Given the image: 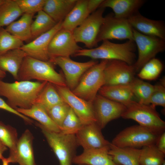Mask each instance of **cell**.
<instances>
[{"mask_svg":"<svg viewBox=\"0 0 165 165\" xmlns=\"http://www.w3.org/2000/svg\"><path fill=\"white\" fill-rule=\"evenodd\" d=\"M47 82L20 81L8 83L0 79V96L6 97V103L13 109H28L35 104Z\"/></svg>","mask_w":165,"mask_h":165,"instance_id":"obj_1","label":"cell"},{"mask_svg":"<svg viewBox=\"0 0 165 165\" xmlns=\"http://www.w3.org/2000/svg\"><path fill=\"white\" fill-rule=\"evenodd\" d=\"M102 42L99 46L91 49H82L73 56L87 57L93 60H119L129 65H133L135 62L136 46L133 41L127 40L122 43H115L108 40Z\"/></svg>","mask_w":165,"mask_h":165,"instance_id":"obj_2","label":"cell"},{"mask_svg":"<svg viewBox=\"0 0 165 165\" xmlns=\"http://www.w3.org/2000/svg\"><path fill=\"white\" fill-rule=\"evenodd\" d=\"M53 63L27 56L24 58L18 73V80L36 79L46 81L55 85L67 86L64 78L54 69Z\"/></svg>","mask_w":165,"mask_h":165,"instance_id":"obj_3","label":"cell"},{"mask_svg":"<svg viewBox=\"0 0 165 165\" xmlns=\"http://www.w3.org/2000/svg\"><path fill=\"white\" fill-rule=\"evenodd\" d=\"M125 106L121 117L123 119L133 120L158 136L165 132V122L155 108L133 100Z\"/></svg>","mask_w":165,"mask_h":165,"instance_id":"obj_4","label":"cell"},{"mask_svg":"<svg viewBox=\"0 0 165 165\" xmlns=\"http://www.w3.org/2000/svg\"><path fill=\"white\" fill-rule=\"evenodd\" d=\"M36 124L41 129L60 165H72L79 146L75 135L51 131L38 123Z\"/></svg>","mask_w":165,"mask_h":165,"instance_id":"obj_5","label":"cell"},{"mask_svg":"<svg viewBox=\"0 0 165 165\" xmlns=\"http://www.w3.org/2000/svg\"><path fill=\"white\" fill-rule=\"evenodd\" d=\"M108 61L102 60L87 70L72 92L82 99L93 103L99 90L104 85V72Z\"/></svg>","mask_w":165,"mask_h":165,"instance_id":"obj_6","label":"cell"},{"mask_svg":"<svg viewBox=\"0 0 165 165\" xmlns=\"http://www.w3.org/2000/svg\"><path fill=\"white\" fill-rule=\"evenodd\" d=\"M159 136L139 125H135L119 132L111 143L119 147L138 148L155 145Z\"/></svg>","mask_w":165,"mask_h":165,"instance_id":"obj_7","label":"cell"},{"mask_svg":"<svg viewBox=\"0 0 165 165\" xmlns=\"http://www.w3.org/2000/svg\"><path fill=\"white\" fill-rule=\"evenodd\" d=\"M133 41L138 52L137 60L133 64L137 72L157 54L165 50V40L143 35L133 29Z\"/></svg>","mask_w":165,"mask_h":165,"instance_id":"obj_8","label":"cell"},{"mask_svg":"<svg viewBox=\"0 0 165 165\" xmlns=\"http://www.w3.org/2000/svg\"><path fill=\"white\" fill-rule=\"evenodd\" d=\"M105 10L99 8L73 30V35L77 43H83L89 49L96 46L97 38L104 20Z\"/></svg>","mask_w":165,"mask_h":165,"instance_id":"obj_9","label":"cell"},{"mask_svg":"<svg viewBox=\"0 0 165 165\" xmlns=\"http://www.w3.org/2000/svg\"><path fill=\"white\" fill-rule=\"evenodd\" d=\"M133 28L128 20L115 17L113 14L105 17L97 36L96 43L111 39L133 41Z\"/></svg>","mask_w":165,"mask_h":165,"instance_id":"obj_10","label":"cell"},{"mask_svg":"<svg viewBox=\"0 0 165 165\" xmlns=\"http://www.w3.org/2000/svg\"><path fill=\"white\" fill-rule=\"evenodd\" d=\"M50 61L58 65L63 71L67 86L72 91L78 84L84 73L98 62L91 60L86 62L75 61L70 57H58Z\"/></svg>","mask_w":165,"mask_h":165,"instance_id":"obj_11","label":"cell"},{"mask_svg":"<svg viewBox=\"0 0 165 165\" xmlns=\"http://www.w3.org/2000/svg\"><path fill=\"white\" fill-rule=\"evenodd\" d=\"M54 86L64 101L73 110L83 125L97 122L93 103L77 96L67 86Z\"/></svg>","mask_w":165,"mask_h":165,"instance_id":"obj_12","label":"cell"},{"mask_svg":"<svg viewBox=\"0 0 165 165\" xmlns=\"http://www.w3.org/2000/svg\"><path fill=\"white\" fill-rule=\"evenodd\" d=\"M93 105L97 123L101 129L111 121L121 117L126 108L123 104L98 94Z\"/></svg>","mask_w":165,"mask_h":165,"instance_id":"obj_13","label":"cell"},{"mask_svg":"<svg viewBox=\"0 0 165 165\" xmlns=\"http://www.w3.org/2000/svg\"><path fill=\"white\" fill-rule=\"evenodd\" d=\"M82 49L75 41L72 32L61 28L54 35L49 45L50 60L56 57L73 56Z\"/></svg>","mask_w":165,"mask_h":165,"instance_id":"obj_14","label":"cell"},{"mask_svg":"<svg viewBox=\"0 0 165 165\" xmlns=\"http://www.w3.org/2000/svg\"><path fill=\"white\" fill-rule=\"evenodd\" d=\"M136 72L133 65L119 60L108 61L104 72V85L129 84Z\"/></svg>","mask_w":165,"mask_h":165,"instance_id":"obj_15","label":"cell"},{"mask_svg":"<svg viewBox=\"0 0 165 165\" xmlns=\"http://www.w3.org/2000/svg\"><path fill=\"white\" fill-rule=\"evenodd\" d=\"M62 21L58 23L50 31L42 34L33 41L24 44L20 49L27 56L43 61H50L48 52L49 45L56 33L61 28Z\"/></svg>","mask_w":165,"mask_h":165,"instance_id":"obj_16","label":"cell"},{"mask_svg":"<svg viewBox=\"0 0 165 165\" xmlns=\"http://www.w3.org/2000/svg\"><path fill=\"white\" fill-rule=\"evenodd\" d=\"M97 122L83 125L75 134L79 146L86 149L109 145L110 143L105 138Z\"/></svg>","mask_w":165,"mask_h":165,"instance_id":"obj_17","label":"cell"},{"mask_svg":"<svg viewBox=\"0 0 165 165\" xmlns=\"http://www.w3.org/2000/svg\"><path fill=\"white\" fill-rule=\"evenodd\" d=\"M33 137L30 131L26 130L18 139L16 150L7 158L9 163L19 165H36L34 158Z\"/></svg>","mask_w":165,"mask_h":165,"instance_id":"obj_18","label":"cell"},{"mask_svg":"<svg viewBox=\"0 0 165 165\" xmlns=\"http://www.w3.org/2000/svg\"><path fill=\"white\" fill-rule=\"evenodd\" d=\"M128 20L132 28L139 32L165 40V23L163 21L150 19L139 12Z\"/></svg>","mask_w":165,"mask_h":165,"instance_id":"obj_19","label":"cell"},{"mask_svg":"<svg viewBox=\"0 0 165 165\" xmlns=\"http://www.w3.org/2000/svg\"><path fill=\"white\" fill-rule=\"evenodd\" d=\"M145 2V0H104L99 7L109 8L115 17L128 20L139 12Z\"/></svg>","mask_w":165,"mask_h":165,"instance_id":"obj_20","label":"cell"},{"mask_svg":"<svg viewBox=\"0 0 165 165\" xmlns=\"http://www.w3.org/2000/svg\"><path fill=\"white\" fill-rule=\"evenodd\" d=\"M109 145L97 148L83 149L81 154L74 157L72 163L77 165H119L114 162L109 153Z\"/></svg>","mask_w":165,"mask_h":165,"instance_id":"obj_21","label":"cell"},{"mask_svg":"<svg viewBox=\"0 0 165 165\" xmlns=\"http://www.w3.org/2000/svg\"><path fill=\"white\" fill-rule=\"evenodd\" d=\"M27 56L20 49L12 50L0 55V69L8 72L16 80L18 73L24 58Z\"/></svg>","mask_w":165,"mask_h":165,"instance_id":"obj_22","label":"cell"},{"mask_svg":"<svg viewBox=\"0 0 165 165\" xmlns=\"http://www.w3.org/2000/svg\"><path fill=\"white\" fill-rule=\"evenodd\" d=\"M88 0H77L76 3L62 21L61 28L73 32L90 15L87 9Z\"/></svg>","mask_w":165,"mask_h":165,"instance_id":"obj_23","label":"cell"},{"mask_svg":"<svg viewBox=\"0 0 165 165\" xmlns=\"http://www.w3.org/2000/svg\"><path fill=\"white\" fill-rule=\"evenodd\" d=\"M77 0H46L43 10L56 23L63 21Z\"/></svg>","mask_w":165,"mask_h":165,"instance_id":"obj_24","label":"cell"},{"mask_svg":"<svg viewBox=\"0 0 165 165\" xmlns=\"http://www.w3.org/2000/svg\"><path fill=\"white\" fill-rule=\"evenodd\" d=\"M141 149L130 147H119L111 143L109 153L114 162L119 165H140Z\"/></svg>","mask_w":165,"mask_h":165,"instance_id":"obj_25","label":"cell"},{"mask_svg":"<svg viewBox=\"0 0 165 165\" xmlns=\"http://www.w3.org/2000/svg\"><path fill=\"white\" fill-rule=\"evenodd\" d=\"M98 94L110 100L126 105L134 96L129 84L103 86Z\"/></svg>","mask_w":165,"mask_h":165,"instance_id":"obj_26","label":"cell"},{"mask_svg":"<svg viewBox=\"0 0 165 165\" xmlns=\"http://www.w3.org/2000/svg\"><path fill=\"white\" fill-rule=\"evenodd\" d=\"M16 110L22 115L36 120L39 123L50 130L60 132L59 127L51 119L44 108L40 105L35 104L28 109L17 108Z\"/></svg>","mask_w":165,"mask_h":165,"instance_id":"obj_27","label":"cell"},{"mask_svg":"<svg viewBox=\"0 0 165 165\" xmlns=\"http://www.w3.org/2000/svg\"><path fill=\"white\" fill-rule=\"evenodd\" d=\"M34 15L23 14L19 20L7 26L6 30L23 42L31 39V26Z\"/></svg>","mask_w":165,"mask_h":165,"instance_id":"obj_28","label":"cell"},{"mask_svg":"<svg viewBox=\"0 0 165 165\" xmlns=\"http://www.w3.org/2000/svg\"><path fill=\"white\" fill-rule=\"evenodd\" d=\"M53 84L47 82L38 96L35 104L47 111L53 106L64 102Z\"/></svg>","mask_w":165,"mask_h":165,"instance_id":"obj_29","label":"cell"},{"mask_svg":"<svg viewBox=\"0 0 165 165\" xmlns=\"http://www.w3.org/2000/svg\"><path fill=\"white\" fill-rule=\"evenodd\" d=\"M23 14L15 0H4L0 6V28L9 25Z\"/></svg>","mask_w":165,"mask_h":165,"instance_id":"obj_30","label":"cell"},{"mask_svg":"<svg viewBox=\"0 0 165 165\" xmlns=\"http://www.w3.org/2000/svg\"><path fill=\"white\" fill-rule=\"evenodd\" d=\"M37 13L31 26V38L34 39L50 30L57 23L43 10Z\"/></svg>","mask_w":165,"mask_h":165,"instance_id":"obj_31","label":"cell"},{"mask_svg":"<svg viewBox=\"0 0 165 165\" xmlns=\"http://www.w3.org/2000/svg\"><path fill=\"white\" fill-rule=\"evenodd\" d=\"M165 155L155 145L143 147L141 149L140 165H161L165 162Z\"/></svg>","mask_w":165,"mask_h":165,"instance_id":"obj_32","label":"cell"},{"mask_svg":"<svg viewBox=\"0 0 165 165\" xmlns=\"http://www.w3.org/2000/svg\"><path fill=\"white\" fill-rule=\"evenodd\" d=\"M129 84L134 96L137 98L138 102L149 105V101L154 85L135 77Z\"/></svg>","mask_w":165,"mask_h":165,"instance_id":"obj_33","label":"cell"},{"mask_svg":"<svg viewBox=\"0 0 165 165\" xmlns=\"http://www.w3.org/2000/svg\"><path fill=\"white\" fill-rule=\"evenodd\" d=\"M18 139L16 130L0 121V141L10 150V154L14 153Z\"/></svg>","mask_w":165,"mask_h":165,"instance_id":"obj_34","label":"cell"},{"mask_svg":"<svg viewBox=\"0 0 165 165\" xmlns=\"http://www.w3.org/2000/svg\"><path fill=\"white\" fill-rule=\"evenodd\" d=\"M163 68L162 62L154 58L144 64L139 71L138 76L141 79L154 80L159 77Z\"/></svg>","mask_w":165,"mask_h":165,"instance_id":"obj_35","label":"cell"},{"mask_svg":"<svg viewBox=\"0 0 165 165\" xmlns=\"http://www.w3.org/2000/svg\"><path fill=\"white\" fill-rule=\"evenodd\" d=\"M24 45L23 41L5 29L0 28V55L9 51L20 49Z\"/></svg>","mask_w":165,"mask_h":165,"instance_id":"obj_36","label":"cell"},{"mask_svg":"<svg viewBox=\"0 0 165 165\" xmlns=\"http://www.w3.org/2000/svg\"><path fill=\"white\" fill-rule=\"evenodd\" d=\"M82 125L79 117L70 108L60 127V132L65 134H75Z\"/></svg>","mask_w":165,"mask_h":165,"instance_id":"obj_37","label":"cell"},{"mask_svg":"<svg viewBox=\"0 0 165 165\" xmlns=\"http://www.w3.org/2000/svg\"><path fill=\"white\" fill-rule=\"evenodd\" d=\"M149 105L155 108L156 106L165 107V79H162L160 82L154 85L153 91L149 101Z\"/></svg>","mask_w":165,"mask_h":165,"instance_id":"obj_38","label":"cell"},{"mask_svg":"<svg viewBox=\"0 0 165 165\" xmlns=\"http://www.w3.org/2000/svg\"><path fill=\"white\" fill-rule=\"evenodd\" d=\"M23 14H34L43 10L46 0H15Z\"/></svg>","mask_w":165,"mask_h":165,"instance_id":"obj_39","label":"cell"},{"mask_svg":"<svg viewBox=\"0 0 165 165\" xmlns=\"http://www.w3.org/2000/svg\"><path fill=\"white\" fill-rule=\"evenodd\" d=\"M70 108L69 106L64 102L53 106L47 112L52 120L60 128Z\"/></svg>","mask_w":165,"mask_h":165,"instance_id":"obj_40","label":"cell"},{"mask_svg":"<svg viewBox=\"0 0 165 165\" xmlns=\"http://www.w3.org/2000/svg\"><path fill=\"white\" fill-rule=\"evenodd\" d=\"M0 109H1L12 113L19 116L24 121L29 124H31L33 121L30 118L20 113L16 110L10 107L2 98L0 97Z\"/></svg>","mask_w":165,"mask_h":165,"instance_id":"obj_41","label":"cell"},{"mask_svg":"<svg viewBox=\"0 0 165 165\" xmlns=\"http://www.w3.org/2000/svg\"><path fill=\"white\" fill-rule=\"evenodd\" d=\"M103 1L104 0H88L87 9L90 14L97 10Z\"/></svg>","mask_w":165,"mask_h":165,"instance_id":"obj_42","label":"cell"},{"mask_svg":"<svg viewBox=\"0 0 165 165\" xmlns=\"http://www.w3.org/2000/svg\"><path fill=\"white\" fill-rule=\"evenodd\" d=\"M161 152L165 154V132L160 135L155 145Z\"/></svg>","mask_w":165,"mask_h":165,"instance_id":"obj_43","label":"cell"},{"mask_svg":"<svg viewBox=\"0 0 165 165\" xmlns=\"http://www.w3.org/2000/svg\"><path fill=\"white\" fill-rule=\"evenodd\" d=\"M8 148L4 145L0 141V160L3 156V154L6 151Z\"/></svg>","mask_w":165,"mask_h":165,"instance_id":"obj_44","label":"cell"},{"mask_svg":"<svg viewBox=\"0 0 165 165\" xmlns=\"http://www.w3.org/2000/svg\"><path fill=\"white\" fill-rule=\"evenodd\" d=\"M2 162V165H9L10 163L7 158H6L3 156L1 159Z\"/></svg>","mask_w":165,"mask_h":165,"instance_id":"obj_45","label":"cell"},{"mask_svg":"<svg viewBox=\"0 0 165 165\" xmlns=\"http://www.w3.org/2000/svg\"><path fill=\"white\" fill-rule=\"evenodd\" d=\"M6 76V72L0 69V79L4 78Z\"/></svg>","mask_w":165,"mask_h":165,"instance_id":"obj_46","label":"cell"},{"mask_svg":"<svg viewBox=\"0 0 165 165\" xmlns=\"http://www.w3.org/2000/svg\"><path fill=\"white\" fill-rule=\"evenodd\" d=\"M4 0H0V6L3 2Z\"/></svg>","mask_w":165,"mask_h":165,"instance_id":"obj_47","label":"cell"},{"mask_svg":"<svg viewBox=\"0 0 165 165\" xmlns=\"http://www.w3.org/2000/svg\"><path fill=\"white\" fill-rule=\"evenodd\" d=\"M77 165H88L86 164H78Z\"/></svg>","mask_w":165,"mask_h":165,"instance_id":"obj_48","label":"cell"},{"mask_svg":"<svg viewBox=\"0 0 165 165\" xmlns=\"http://www.w3.org/2000/svg\"><path fill=\"white\" fill-rule=\"evenodd\" d=\"M161 165H165V162H164Z\"/></svg>","mask_w":165,"mask_h":165,"instance_id":"obj_49","label":"cell"}]
</instances>
